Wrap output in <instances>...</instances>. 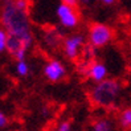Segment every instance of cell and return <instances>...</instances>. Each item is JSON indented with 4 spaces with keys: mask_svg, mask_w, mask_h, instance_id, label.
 Masks as SVG:
<instances>
[{
    "mask_svg": "<svg viewBox=\"0 0 131 131\" xmlns=\"http://www.w3.org/2000/svg\"><path fill=\"white\" fill-rule=\"evenodd\" d=\"M0 27L4 28L9 36L20 38L28 50L32 48L35 37L29 17L28 0L2 2L0 4Z\"/></svg>",
    "mask_w": 131,
    "mask_h": 131,
    "instance_id": "obj_1",
    "label": "cell"
},
{
    "mask_svg": "<svg viewBox=\"0 0 131 131\" xmlns=\"http://www.w3.org/2000/svg\"><path fill=\"white\" fill-rule=\"evenodd\" d=\"M122 93V83L117 78H106L105 81L94 83L89 90V99L94 106L110 109L118 102Z\"/></svg>",
    "mask_w": 131,
    "mask_h": 131,
    "instance_id": "obj_2",
    "label": "cell"
},
{
    "mask_svg": "<svg viewBox=\"0 0 131 131\" xmlns=\"http://www.w3.org/2000/svg\"><path fill=\"white\" fill-rule=\"evenodd\" d=\"M114 37L113 29L103 23H91L88 29V42L94 48L101 49L110 44Z\"/></svg>",
    "mask_w": 131,
    "mask_h": 131,
    "instance_id": "obj_3",
    "label": "cell"
},
{
    "mask_svg": "<svg viewBox=\"0 0 131 131\" xmlns=\"http://www.w3.org/2000/svg\"><path fill=\"white\" fill-rule=\"evenodd\" d=\"M85 37L81 33H74L64 38L62 42V53L64 56L70 60V61H75L80 57V54H82V49L85 47Z\"/></svg>",
    "mask_w": 131,
    "mask_h": 131,
    "instance_id": "obj_4",
    "label": "cell"
},
{
    "mask_svg": "<svg viewBox=\"0 0 131 131\" xmlns=\"http://www.w3.org/2000/svg\"><path fill=\"white\" fill-rule=\"evenodd\" d=\"M56 15L60 24L66 29H73L80 24V12L73 5L61 3L56 9Z\"/></svg>",
    "mask_w": 131,
    "mask_h": 131,
    "instance_id": "obj_5",
    "label": "cell"
},
{
    "mask_svg": "<svg viewBox=\"0 0 131 131\" xmlns=\"http://www.w3.org/2000/svg\"><path fill=\"white\" fill-rule=\"evenodd\" d=\"M42 74L47 78V81L52 83H57L60 81H62L66 75V68L62 64V61H60L57 58L48 60L42 66Z\"/></svg>",
    "mask_w": 131,
    "mask_h": 131,
    "instance_id": "obj_6",
    "label": "cell"
},
{
    "mask_svg": "<svg viewBox=\"0 0 131 131\" xmlns=\"http://www.w3.org/2000/svg\"><path fill=\"white\" fill-rule=\"evenodd\" d=\"M107 74H109V70H107V66L105 62L102 61H90L89 64V69H88V74L86 78L90 80L94 83H99L107 78Z\"/></svg>",
    "mask_w": 131,
    "mask_h": 131,
    "instance_id": "obj_7",
    "label": "cell"
},
{
    "mask_svg": "<svg viewBox=\"0 0 131 131\" xmlns=\"http://www.w3.org/2000/svg\"><path fill=\"white\" fill-rule=\"evenodd\" d=\"M64 38L65 37H64L62 32L57 28H53V27L44 29V32H42V41L50 49H56L58 47H62Z\"/></svg>",
    "mask_w": 131,
    "mask_h": 131,
    "instance_id": "obj_8",
    "label": "cell"
},
{
    "mask_svg": "<svg viewBox=\"0 0 131 131\" xmlns=\"http://www.w3.org/2000/svg\"><path fill=\"white\" fill-rule=\"evenodd\" d=\"M118 125L125 131L131 130V107H125L123 110H121L118 115Z\"/></svg>",
    "mask_w": 131,
    "mask_h": 131,
    "instance_id": "obj_9",
    "label": "cell"
},
{
    "mask_svg": "<svg viewBox=\"0 0 131 131\" xmlns=\"http://www.w3.org/2000/svg\"><path fill=\"white\" fill-rule=\"evenodd\" d=\"M111 122L106 118H98L91 125V131H111Z\"/></svg>",
    "mask_w": 131,
    "mask_h": 131,
    "instance_id": "obj_10",
    "label": "cell"
},
{
    "mask_svg": "<svg viewBox=\"0 0 131 131\" xmlns=\"http://www.w3.org/2000/svg\"><path fill=\"white\" fill-rule=\"evenodd\" d=\"M97 48H94L91 44L86 42L85 47L82 49V56L85 57V61H94V58L97 57Z\"/></svg>",
    "mask_w": 131,
    "mask_h": 131,
    "instance_id": "obj_11",
    "label": "cell"
},
{
    "mask_svg": "<svg viewBox=\"0 0 131 131\" xmlns=\"http://www.w3.org/2000/svg\"><path fill=\"white\" fill-rule=\"evenodd\" d=\"M29 64L27 62V60H23V61H16V73L20 77H27L29 74Z\"/></svg>",
    "mask_w": 131,
    "mask_h": 131,
    "instance_id": "obj_12",
    "label": "cell"
},
{
    "mask_svg": "<svg viewBox=\"0 0 131 131\" xmlns=\"http://www.w3.org/2000/svg\"><path fill=\"white\" fill-rule=\"evenodd\" d=\"M53 131H73V123L69 119H62L56 125Z\"/></svg>",
    "mask_w": 131,
    "mask_h": 131,
    "instance_id": "obj_13",
    "label": "cell"
},
{
    "mask_svg": "<svg viewBox=\"0 0 131 131\" xmlns=\"http://www.w3.org/2000/svg\"><path fill=\"white\" fill-rule=\"evenodd\" d=\"M7 42H8V33L4 28L0 27V53L7 52Z\"/></svg>",
    "mask_w": 131,
    "mask_h": 131,
    "instance_id": "obj_14",
    "label": "cell"
},
{
    "mask_svg": "<svg viewBox=\"0 0 131 131\" xmlns=\"http://www.w3.org/2000/svg\"><path fill=\"white\" fill-rule=\"evenodd\" d=\"M8 123H9V121H8V117L0 110V128H4V127H7L8 126Z\"/></svg>",
    "mask_w": 131,
    "mask_h": 131,
    "instance_id": "obj_15",
    "label": "cell"
},
{
    "mask_svg": "<svg viewBox=\"0 0 131 131\" xmlns=\"http://www.w3.org/2000/svg\"><path fill=\"white\" fill-rule=\"evenodd\" d=\"M62 4H68V5H73V7H75L77 5V3H78V0H60Z\"/></svg>",
    "mask_w": 131,
    "mask_h": 131,
    "instance_id": "obj_16",
    "label": "cell"
},
{
    "mask_svg": "<svg viewBox=\"0 0 131 131\" xmlns=\"http://www.w3.org/2000/svg\"><path fill=\"white\" fill-rule=\"evenodd\" d=\"M101 2H102L103 4H106V5H111V4L115 3V0H101Z\"/></svg>",
    "mask_w": 131,
    "mask_h": 131,
    "instance_id": "obj_17",
    "label": "cell"
},
{
    "mask_svg": "<svg viewBox=\"0 0 131 131\" xmlns=\"http://www.w3.org/2000/svg\"><path fill=\"white\" fill-rule=\"evenodd\" d=\"M78 2H80L81 4H89V3L91 2V0H78Z\"/></svg>",
    "mask_w": 131,
    "mask_h": 131,
    "instance_id": "obj_18",
    "label": "cell"
},
{
    "mask_svg": "<svg viewBox=\"0 0 131 131\" xmlns=\"http://www.w3.org/2000/svg\"><path fill=\"white\" fill-rule=\"evenodd\" d=\"M2 2H12V0H2Z\"/></svg>",
    "mask_w": 131,
    "mask_h": 131,
    "instance_id": "obj_19",
    "label": "cell"
},
{
    "mask_svg": "<svg viewBox=\"0 0 131 131\" xmlns=\"http://www.w3.org/2000/svg\"><path fill=\"white\" fill-rule=\"evenodd\" d=\"M128 68H130V73H131V62H130V66Z\"/></svg>",
    "mask_w": 131,
    "mask_h": 131,
    "instance_id": "obj_20",
    "label": "cell"
},
{
    "mask_svg": "<svg viewBox=\"0 0 131 131\" xmlns=\"http://www.w3.org/2000/svg\"><path fill=\"white\" fill-rule=\"evenodd\" d=\"M19 131H20V130H19Z\"/></svg>",
    "mask_w": 131,
    "mask_h": 131,
    "instance_id": "obj_21",
    "label": "cell"
}]
</instances>
